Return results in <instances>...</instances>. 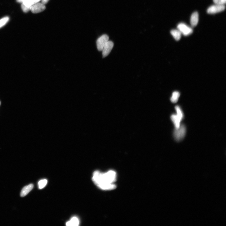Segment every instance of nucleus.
<instances>
[{
    "label": "nucleus",
    "mask_w": 226,
    "mask_h": 226,
    "mask_svg": "<svg viewBox=\"0 0 226 226\" xmlns=\"http://www.w3.org/2000/svg\"><path fill=\"white\" fill-rule=\"evenodd\" d=\"M116 178V173L112 170L105 173L95 171L92 178L93 182L98 188L105 190H113L116 188L114 183Z\"/></svg>",
    "instance_id": "1"
},
{
    "label": "nucleus",
    "mask_w": 226,
    "mask_h": 226,
    "mask_svg": "<svg viewBox=\"0 0 226 226\" xmlns=\"http://www.w3.org/2000/svg\"><path fill=\"white\" fill-rule=\"evenodd\" d=\"M186 133V128L183 124L180 126L178 129H176L174 131L173 135L175 140L180 141L184 138Z\"/></svg>",
    "instance_id": "2"
},
{
    "label": "nucleus",
    "mask_w": 226,
    "mask_h": 226,
    "mask_svg": "<svg viewBox=\"0 0 226 226\" xmlns=\"http://www.w3.org/2000/svg\"><path fill=\"white\" fill-rule=\"evenodd\" d=\"M178 29L185 36H188L193 32V30L186 24L184 23H180L177 26Z\"/></svg>",
    "instance_id": "3"
},
{
    "label": "nucleus",
    "mask_w": 226,
    "mask_h": 226,
    "mask_svg": "<svg viewBox=\"0 0 226 226\" xmlns=\"http://www.w3.org/2000/svg\"><path fill=\"white\" fill-rule=\"evenodd\" d=\"M225 8V5L215 4L209 7L207 10L209 14H213L218 13L224 11Z\"/></svg>",
    "instance_id": "4"
},
{
    "label": "nucleus",
    "mask_w": 226,
    "mask_h": 226,
    "mask_svg": "<svg viewBox=\"0 0 226 226\" xmlns=\"http://www.w3.org/2000/svg\"><path fill=\"white\" fill-rule=\"evenodd\" d=\"M109 37L107 35L104 34L99 37L97 41V45L99 51H102L104 45L108 41Z\"/></svg>",
    "instance_id": "5"
},
{
    "label": "nucleus",
    "mask_w": 226,
    "mask_h": 226,
    "mask_svg": "<svg viewBox=\"0 0 226 226\" xmlns=\"http://www.w3.org/2000/svg\"><path fill=\"white\" fill-rule=\"evenodd\" d=\"M46 9L45 4L42 2H38L35 4L31 8L30 10L33 13H38L42 12Z\"/></svg>",
    "instance_id": "6"
},
{
    "label": "nucleus",
    "mask_w": 226,
    "mask_h": 226,
    "mask_svg": "<svg viewBox=\"0 0 226 226\" xmlns=\"http://www.w3.org/2000/svg\"><path fill=\"white\" fill-rule=\"evenodd\" d=\"M114 46V43L111 41H108L104 45L103 49V58L106 57L109 54Z\"/></svg>",
    "instance_id": "7"
},
{
    "label": "nucleus",
    "mask_w": 226,
    "mask_h": 226,
    "mask_svg": "<svg viewBox=\"0 0 226 226\" xmlns=\"http://www.w3.org/2000/svg\"><path fill=\"white\" fill-rule=\"evenodd\" d=\"M41 0H17L19 3H22V4L30 9V8L34 4L39 2Z\"/></svg>",
    "instance_id": "8"
},
{
    "label": "nucleus",
    "mask_w": 226,
    "mask_h": 226,
    "mask_svg": "<svg viewBox=\"0 0 226 226\" xmlns=\"http://www.w3.org/2000/svg\"><path fill=\"white\" fill-rule=\"evenodd\" d=\"M199 20V15L197 12H194L191 15L190 18V24L192 27H194L197 25Z\"/></svg>",
    "instance_id": "9"
},
{
    "label": "nucleus",
    "mask_w": 226,
    "mask_h": 226,
    "mask_svg": "<svg viewBox=\"0 0 226 226\" xmlns=\"http://www.w3.org/2000/svg\"><path fill=\"white\" fill-rule=\"evenodd\" d=\"M33 187L34 185L32 184L24 187L21 191V197H23L26 196L33 189Z\"/></svg>",
    "instance_id": "10"
},
{
    "label": "nucleus",
    "mask_w": 226,
    "mask_h": 226,
    "mask_svg": "<svg viewBox=\"0 0 226 226\" xmlns=\"http://www.w3.org/2000/svg\"><path fill=\"white\" fill-rule=\"evenodd\" d=\"M171 119L173 122L176 129H178L180 127V122L182 120L177 115L173 114L171 116Z\"/></svg>",
    "instance_id": "11"
},
{
    "label": "nucleus",
    "mask_w": 226,
    "mask_h": 226,
    "mask_svg": "<svg viewBox=\"0 0 226 226\" xmlns=\"http://www.w3.org/2000/svg\"><path fill=\"white\" fill-rule=\"evenodd\" d=\"M170 33L174 38L177 41H179L181 39L182 34L178 29L172 30L170 32Z\"/></svg>",
    "instance_id": "12"
},
{
    "label": "nucleus",
    "mask_w": 226,
    "mask_h": 226,
    "mask_svg": "<svg viewBox=\"0 0 226 226\" xmlns=\"http://www.w3.org/2000/svg\"><path fill=\"white\" fill-rule=\"evenodd\" d=\"M79 224V219L77 218L74 217L66 223V225L68 226H78Z\"/></svg>",
    "instance_id": "13"
},
{
    "label": "nucleus",
    "mask_w": 226,
    "mask_h": 226,
    "mask_svg": "<svg viewBox=\"0 0 226 226\" xmlns=\"http://www.w3.org/2000/svg\"><path fill=\"white\" fill-rule=\"evenodd\" d=\"M180 96V94L178 92H174L172 94V97L170 98V100L173 103H175L178 101Z\"/></svg>",
    "instance_id": "14"
},
{
    "label": "nucleus",
    "mask_w": 226,
    "mask_h": 226,
    "mask_svg": "<svg viewBox=\"0 0 226 226\" xmlns=\"http://www.w3.org/2000/svg\"><path fill=\"white\" fill-rule=\"evenodd\" d=\"M9 19V17H6L0 19V28L4 27L7 23Z\"/></svg>",
    "instance_id": "15"
},
{
    "label": "nucleus",
    "mask_w": 226,
    "mask_h": 226,
    "mask_svg": "<svg viewBox=\"0 0 226 226\" xmlns=\"http://www.w3.org/2000/svg\"><path fill=\"white\" fill-rule=\"evenodd\" d=\"M175 109L177 113V115L181 118L183 119V118L184 115L181 109L178 105H177L175 107Z\"/></svg>",
    "instance_id": "16"
},
{
    "label": "nucleus",
    "mask_w": 226,
    "mask_h": 226,
    "mask_svg": "<svg viewBox=\"0 0 226 226\" xmlns=\"http://www.w3.org/2000/svg\"><path fill=\"white\" fill-rule=\"evenodd\" d=\"M48 183L46 179H43L39 181L38 183L39 188L40 189L43 188L46 186Z\"/></svg>",
    "instance_id": "17"
},
{
    "label": "nucleus",
    "mask_w": 226,
    "mask_h": 226,
    "mask_svg": "<svg viewBox=\"0 0 226 226\" xmlns=\"http://www.w3.org/2000/svg\"><path fill=\"white\" fill-rule=\"evenodd\" d=\"M213 2L215 4L225 5L226 2V0H213Z\"/></svg>",
    "instance_id": "18"
},
{
    "label": "nucleus",
    "mask_w": 226,
    "mask_h": 226,
    "mask_svg": "<svg viewBox=\"0 0 226 226\" xmlns=\"http://www.w3.org/2000/svg\"><path fill=\"white\" fill-rule=\"evenodd\" d=\"M41 1L42 3L45 5L48 2L49 0H41Z\"/></svg>",
    "instance_id": "19"
},
{
    "label": "nucleus",
    "mask_w": 226,
    "mask_h": 226,
    "mask_svg": "<svg viewBox=\"0 0 226 226\" xmlns=\"http://www.w3.org/2000/svg\"><path fill=\"white\" fill-rule=\"evenodd\" d=\"M1 102H0V105H1Z\"/></svg>",
    "instance_id": "20"
}]
</instances>
